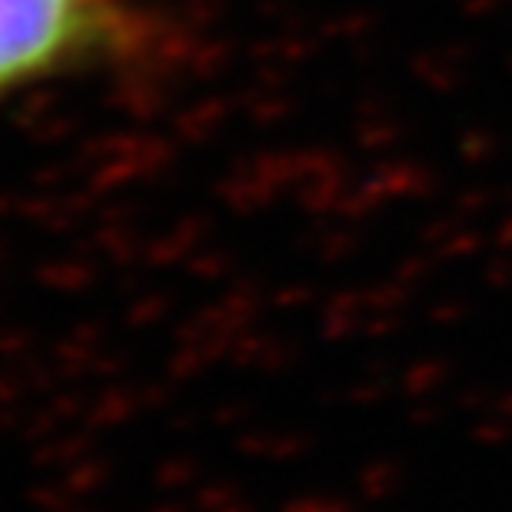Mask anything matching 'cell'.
Here are the masks:
<instances>
[{
    "instance_id": "6da1fadb",
    "label": "cell",
    "mask_w": 512,
    "mask_h": 512,
    "mask_svg": "<svg viewBox=\"0 0 512 512\" xmlns=\"http://www.w3.org/2000/svg\"><path fill=\"white\" fill-rule=\"evenodd\" d=\"M117 0H0V90L74 64L110 37Z\"/></svg>"
}]
</instances>
